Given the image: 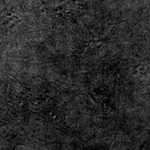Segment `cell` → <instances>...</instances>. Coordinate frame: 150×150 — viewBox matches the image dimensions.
<instances>
[{
	"label": "cell",
	"instance_id": "1",
	"mask_svg": "<svg viewBox=\"0 0 150 150\" xmlns=\"http://www.w3.org/2000/svg\"><path fill=\"white\" fill-rule=\"evenodd\" d=\"M7 131H8V127H7V125L2 120H0V136H3Z\"/></svg>",
	"mask_w": 150,
	"mask_h": 150
},
{
	"label": "cell",
	"instance_id": "2",
	"mask_svg": "<svg viewBox=\"0 0 150 150\" xmlns=\"http://www.w3.org/2000/svg\"><path fill=\"white\" fill-rule=\"evenodd\" d=\"M2 83V76H1V73H0V85Z\"/></svg>",
	"mask_w": 150,
	"mask_h": 150
}]
</instances>
